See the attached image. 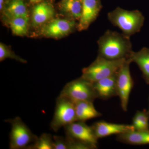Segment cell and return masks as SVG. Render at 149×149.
<instances>
[{
  "label": "cell",
  "instance_id": "24",
  "mask_svg": "<svg viewBox=\"0 0 149 149\" xmlns=\"http://www.w3.org/2000/svg\"><path fill=\"white\" fill-rule=\"evenodd\" d=\"M54 149H68L66 139L59 136H54Z\"/></svg>",
  "mask_w": 149,
  "mask_h": 149
},
{
  "label": "cell",
  "instance_id": "22",
  "mask_svg": "<svg viewBox=\"0 0 149 149\" xmlns=\"http://www.w3.org/2000/svg\"><path fill=\"white\" fill-rule=\"evenodd\" d=\"M7 58H11L15 60L22 63H26L27 62L25 60L21 58L15 54L13 51L8 46L1 43L0 44V61H3Z\"/></svg>",
  "mask_w": 149,
  "mask_h": 149
},
{
  "label": "cell",
  "instance_id": "18",
  "mask_svg": "<svg viewBox=\"0 0 149 149\" xmlns=\"http://www.w3.org/2000/svg\"><path fill=\"white\" fill-rule=\"evenodd\" d=\"M77 121H84L100 117L102 114L96 109L93 102H74Z\"/></svg>",
  "mask_w": 149,
  "mask_h": 149
},
{
  "label": "cell",
  "instance_id": "26",
  "mask_svg": "<svg viewBox=\"0 0 149 149\" xmlns=\"http://www.w3.org/2000/svg\"><path fill=\"white\" fill-rule=\"evenodd\" d=\"M29 1L31 3L34 5L35 4L37 3L42 1L43 0H29Z\"/></svg>",
  "mask_w": 149,
  "mask_h": 149
},
{
  "label": "cell",
  "instance_id": "12",
  "mask_svg": "<svg viewBox=\"0 0 149 149\" xmlns=\"http://www.w3.org/2000/svg\"><path fill=\"white\" fill-rule=\"evenodd\" d=\"M92 127L95 135L98 139L134 130L132 125L110 123L103 121L95 123Z\"/></svg>",
  "mask_w": 149,
  "mask_h": 149
},
{
  "label": "cell",
  "instance_id": "19",
  "mask_svg": "<svg viewBox=\"0 0 149 149\" xmlns=\"http://www.w3.org/2000/svg\"><path fill=\"white\" fill-rule=\"evenodd\" d=\"M30 18L18 17L5 20L13 34L15 36L24 37L29 32Z\"/></svg>",
  "mask_w": 149,
  "mask_h": 149
},
{
  "label": "cell",
  "instance_id": "13",
  "mask_svg": "<svg viewBox=\"0 0 149 149\" xmlns=\"http://www.w3.org/2000/svg\"><path fill=\"white\" fill-rule=\"evenodd\" d=\"M116 76L117 72L111 76L93 83L98 98L107 100L117 96Z\"/></svg>",
  "mask_w": 149,
  "mask_h": 149
},
{
  "label": "cell",
  "instance_id": "2",
  "mask_svg": "<svg viewBox=\"0 0 149 149\" xmlns=\"http://www.w3.org/2000/svg\"><path fill=\"white\" fill-rule=\"evenodd\" d=\"M107 17L113 25L130 37L141 31L145 21V17L139 10H126L119 7L109 13Z\"/></svg>",
  "mask_w": 149,
  "mask_h": 149
},
{
  "label": "cell",
  "instance_id": "10",
  "mask_svg": "<svg viewBox=\"0 0 149 149\" xmlns=\"http://www.w3.org/2000/svg\"><path fill=\"white\" fill-rule=\"evenodd\" d=\"M54 6L50 1L43 0L34 5L30 15L31 25L34 28H40L56 15Z\"/></svg>",
  "mask_w": 149,
  "mask_h": 149
},
{
  "label": "cell",
  "instance_id": "15",
  "mask_svg": "<svg viewBox=\"0 0 149 149\" xmlns=\"http://www.w3.org/2000/svg\"><path fill=\"white\" fill-rule=\"evenodd\" d=\"M58 8L61 14L68 18L79 21L83 9L82 0H61Z\"/></svg>",
  "mask_w": 149,
  "mask_h": 149
},
{
  "label": "cell",
  "instance_id": "17",
  "mask_svg": "<svg viewBox=\"0 0 149 149\" xmlns=\"http://www.w3.org/2000/svg\"><path fill=\"white\" fill-rule=\"evenodd\" d=\"M116 140L129 145H149V131L130 130L117 135Z\"/></svg>",
  "mask_w": 149,
  "mask_h": 149
},
{
  "label": "cell",
  "instance_id": "21",
  "mask_svg": "<svg viewBox=\"0 0 149 149\" xmlns=\"http://www.w3.org/2000/svg\"><path fill=\"white\" fill-rule=\"evenodd\" d=\"M27 149H54L53 137L48 133H43Z\"/></svg>",
  "mask_w": 149,
  "mask_h": 149
},
{
  "label": "cell",
  "instance_id": "16",
  "mask_svg": "<svg viewBox=\"0 0 149 149\" xmlns=\"http://www.w3.org/2000/svg\"><path fill=\"white\" fill-rule=\"evenodd\" d=\"M128 59L138 65L145 82L149 85V48L144 47L137 52L133 51Z\"/></svg>",
  "mask_w": 149,
  "mask_h": 149
},
{
  "label": "cell",
  "instance_id": "23",
  "mask_svg": "<svg viewBox=\"0 0 149 149\" xmlns=\"http://www.w3.org/2000/svg\"><path fill=\"white\" fill-rule=\"evenodd\" d=\"M68 149H93L87 144L66 136Z\"/></svg>",
  "mask_w": 149,
  "mask_h": 149
},
{
  "label": "cell",
  "instance_id": "3",
  "mask_svg": "<svg viewBox=\"0 0 149 149\" xmlns=\"http://www.w3.org/2000/svg\"><path fill=\"white\" fill-rule=\"evenodd\" d=\"M126 59L109 60L97 56L89 66L83 68L81 76L94 83L116 73Z\"/></svg>",
  "mask_w": 149,
  "mask_h": 149
},
{
  "label": "cell",
  "instance_id": "11",
  "mask_svg": "<svg viewBox=\"0 0 149 149\" xmlns=\"http://www.w3.org/2000/svg\"><path fill=\"white\" fill-rule=\"evenodd\" d=\"M82 15L77 25V30L84 31L97 18L102 8L101 0H82Z\"/></svg>",
  "mask_w": 149,
  "mask_h": 149
},
{
  "label": "cell",
  "instance_id": "14",
  "mask_svg": "<svg viewBox=\"0 0 149 149\" xmlns=\"http://www.w3.org/2000/svg\"><path fill=\"white\" fill-rule=\"evenodd\" d=\"M1 12L5 21L18 17L30 18V13L25 0H5Z\"/></svg>",
  "mask_w": 149,
  "mask_h": 149
},
{
  "label": "cell",
  "instance_id": "20",
  "mask_svg": "<svg viewBox=\"0 0 149 149\" xmlns=\"http://www.w3.org/2000/svg\"><path fill=\"white\" fill-rule=\"evenodd\" d=\"M149 115L147 111H137L132 119V125L134 130L149 131Z\"/></svg>",
  "mask_w": 149,
  "mask_h": 149
},
{
  "label": "cell",
  "instance_id": "27",
  "mask_svg": "<svg viewBox=\"0 0 149 149\" xmlns=\"http://www.w3.org/2000/svg\"><path fill=\"white\" fill-rule=\"evenodd\" d=\"M147 112H148V115H149V108L148 110L147 111Z\"/></svg>",
  "mask_w": 149,
  "mask_h": 149
},
{
  "label": "cell",
  "instance_id": "5",
  "mask_svg": "<svg viewBox=\"0 0 149 149\" xmlns=\"http://www.w3.org/2000/svg\"><path fill=\"white\" fill-rule=\"evenodd\" d=\"M5 121L9 123L11 125L9 135L10 149H27L38 138L32 133L20 117H16Z\"/></svg>",
  "mask_w": 149,
  "mask_h": 149
},
{
  "label": "cell",
  "instance_id": "4",
  "mask_svg": "<svg viewBox=\"0 0 149 149\" xmlns=\"http://www.w3.org/2000/svg\"><path fill=\"white\" fill-rule=\"evenodd\" d=\"M59 95L68 98L74 102H94L98 98L93 83L82 76L67 83Z\"/></svg>",
  "mask_w": 149,
  "mask_h": 149
},
{
  "label": "cell",
  "instance_id": "8",
  "mask_svg": "<svg viewBox=\"0 0 149 149\" xmlns=\"http://www.w3.org/2000/svg\"><path fill=\"white\" fill-rule=\"evenodd\" d=\"M131 63L130 60L127 59L117 72V96L120 98L121 108L124 111H127L128 109L129 96L134 85L130 72V65Z\"/></svg>",
  "mask_w": 149,
  "mask_h": 149
},
{
  "label": "cell",
  "instance_id": "6",
  "mask_svg": "<svg viewBox=\"0 0 149 149\" xmlns=\"http://www.w3.org/2000/svg\"><path fill=\"white\" fill-rule=\"evenodd\" d=\"M77 121L74 102L64 96H59L56 100L51 129L57 132L61 127Z\"/></svg>",
  "mask_w": 149,
  "mask_h": 149
},
{
  "label": "cell",
  "instance_id": "7",
  "mask_svg": "<svg viewBox=\"0 0 149 149\" xmlns=\"http://www.w3.org/2000/svg\"><path fill=\"white\" fill-rule=\"evenodd\" d=\"M77 25L78 22L73 19L54 17L39 28V34L47 38L60 39L77 30Z\"/></svg>",
  "mask_w": 149,
  "mask_h": 149
},
{
  "label": "cell",
  "instance_id": "9",
  "mask_svg": "<svg viewBox=\"0 0 149 149\" xmlns=\"http://www.w3.org/2000/svg\"><path fill=\"white\" fill-rule=\"evenodd\" d=\"M66 136L97 149L98 139L97 138L92 126H88L84 121H77L64 127Z\"/></svg>",
  "mask_w": 149,
  "mask_h": 149
},
{
  "label": "cell",
  "instance_id": "25",
  "mask_svg": "<svg viewBox=\"0 0 149 149\" xmlns=\"http://www.w3.org/2000/svg\"><path fill=\"white\" fill-rule=\"evenodd\" d=\"M5 0H0V10L1 12L3 8Z\"/></svg>",
  "mask_w": 149,
  "mask_h": 149
},
{
  "label": "cell",
  "instance_id": "1",
  "mask_svg": "<svg viewBox=\"0 0 149 149\" xmlns=\"http://www.w3.org/2000/svg\"><path fill=\"white\" fill-rule=\"evenodd\" d=\"M97 45L98 56L109 60L128 59L133 51L130 37L109 29L99 38Z\"/></svg>",
  "mask_w": 149,
  "mask_h": 149
}]
</instances>
